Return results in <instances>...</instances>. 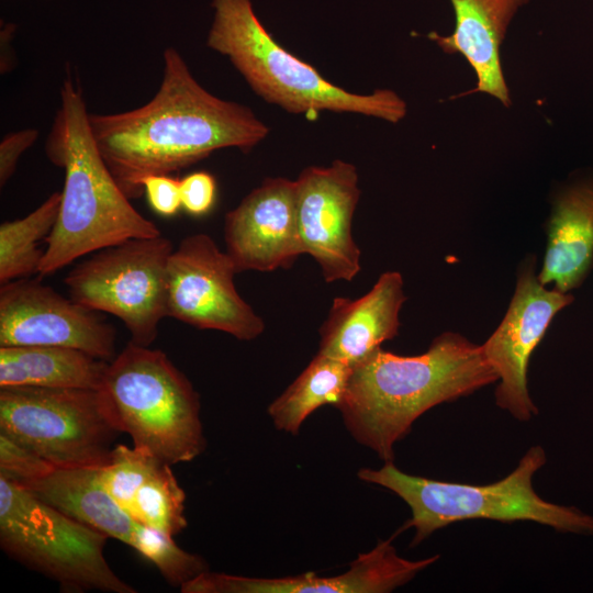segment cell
Wrapping results in <instances>:
<instances>
[{
	"label": "cell",
	"instance_id": "cell-7",
	"mask_svg": "<svg viewBox=\"0 0 593 593\" xmlns=\"http://www.w3.org/2000/svg\"><path fill=\"white\" fill-rule=\"evenodd\" d=\"M108 538L0 475L1 548L65 591L136 592L105 560Z\"/></svg>",
	"mask_w": 593,
	"mask_h": 593
},
{
	"label": "cell",
	"instance_id": "cell-3",
	"mask_svg": "<svg viewBox=\"0 0 593 593\" xmlns=\"http://www.w3.org/2000/svg\"><path fill=\"white\" fill-rule=\"evenodd\" d=\"M47 158L65 170L56 224L38 273L52 275L78 258L131 238L161 234L122 191L92 136L80 88L67 76L60 108L45 143Z\"/></svg>",
	"mask_w": 593,
	"mask_h": 593
},
{
	"label": "cell",
	"instance_id": "cell-1",
	"mask_svg": "<svg viewBox=\"0 0 593 593\" xmlns=\"http://www.w3.org/2000/svg\"><path fill=\"white\" fill-rule=\"evenodd\" d=\"M97 147L130 200L144 194L143 180L184 169L222 148L250 152L269 127L246 105L204 89L175 47L163 53L155 96L133 110L90 114Z\"/></svg>",
	"mask_w": 593,
	"mask_h": 593
},
{
	"label": "cell",
	"instance_id": "cell-23",
	"mask_svg": "<svg viewBox=\"0 0 593 593\" xmlns=\"http://www.w3.org/2000/svg\"><path fill=\"white\" fill-rule=\"evenodd\" d=\"M171 465L160 461L136 490L130 516L143 525L174 537L187 527L186 493Z\"/></svg>",
	"mask_w": 593,
	"mask_h": 593
},
{
	"label": "cell",
	"instance_id": "cell-19",
	"mask_svg": "<svg viewBox=\"0 0 593 593\" xmlns=\"http://www.w3.org/2000/svg\"><path fill=\"white\" fill-rule=\"evenodd\" d=\"M100 470L54 468L16 484L70 518L130 545L137 522L105 490Z\"/></svg>",
	"mask_w": 593,
	"mask_h": 593
},
{
	"label": "cell",
	"instance_id": "cell-2",
	"mask_svg": "<svg viewBox=\"0 0 593 593\" xmlns=\"http://www.w3.org/2000/svg\"><path fill=\"white\" fill-rule=\"evenodd\" d=\"M497 381L481 345L444 332L417 356H400L381 347L353 367L336 406L351 437L384 462L394 447L429 409L467 396Z\"/></svg>",
	"mask_w": 593,
	"mask_h": 593
},
{
	"label": "cell",
	"instance_id": "cell-10",
	"mask_svg": "<svg viewBox=\"0 0 593 593\" xmlns=\"http://www.w3.org/2000/svg\"><path fill=\"white\" fill-rule=\"evenodd\" d=\"M234 261L204 233L186 236L169 257L167 316L238 340L262 334L264 320L239 295Z\"/></svg>",
	"mask_w": 593,
	"mask_h": 593
},
{
	"label": "cell",
	"instance_id": "cell-9",
	"mask_svg": "<svg viewBox=\"0 0 593 593\" xmlns=\"http://www.w3.org/2000/svg\"><path fill=\"white\" fill-rule=\"evenodd\" d=\"M172 243L161 234L131 238L92 253L65 277L70 298L120 318L131 342L148 347L167 316V267Z\"/></svg>",
	"mask_w": 593,
	"mask_h": 593
},
{
	"label": "cell",
	"instance_id": "cell-24",
	"mask_svg": "<svg viewBox=\"0 0 593 593\" xmlns=\"http://www.w3.org/2000/svg\"><path fill=\"white\" fill-rule=\"evenodd\" d=\"M128 546L152 561L165 580L174 586L181 588L209 570L204 559L181 549L174 537L138 522Z\"/></svg>",
	"mask_w": 593,
	"mask_h": 593
},
{
	"label": "cell",
	"instance_id": "cell-11",
	"mask_svg": "<svg viewBox=\"0 0 593 593\" xmlns=\"http://www.w3.org/2000/svg\"><path fill=\"white\" fill-rule=\"evenodd\" d=\"M536 258L529 256L517 272L508 309L493 334L481 345L497 374L495 403L521 422L538 413L527 383L528 362L556 314L573 301V295L538 280Z\"/></svg>",
	"mask_w": 593,
	"mask_h": 593
},
{
	"label": "cell",
	"instance_id": "cell-8",
	"mask_svg": "<svg viewBox=\"0 0 593 593\" xmlns=\"http://www.w3.org/2000/svg\"><path fill=\"white\" fill-rule=\"evenodd\" d=\"M0 434L55 468H103L120 432L99 390L4 387Z\"/></svg>",
	"mask_w": 593,
	"mask_h": 593
},
{
	"label": "cell",
	"instance_id": "cell-4",
	"mask_svg": "<svg viewBox=\"0 0 593 593\" xmlns=\"http://www.w3.org/2000/svg\"><path fill=\"white\" fill-rule=\"evenodd\" d=\"M206 46L227 57L251 90L294 114L354 113L398 123L406 102L393 90L355 93L288 52L262 25L250 0H212Z\"/></svg>",
	"mask_w": 593,
	"mask_h": 593
},
{
	"label": "cell",
	"instance_id": "cell-29",
	"mask_svg": "<svg viewBox=\"0 0 593 593\" xmlns=\"http://www.w3.org/2000/svg\"><path fill=\"white\" fill-rule=\"evenodd\" d=\"M38 137L36 128H24L7 134L0 143V186L10 180L16 169L21 155L30 148Z\"/></svg>",
	"mask_w": 593,
	"mask_h": 593
},
{
	"label": "cell",
	"instance_id": "cell-15",
	"mask_svg": "<svg viewBox=\"0 0 593 593\" xmlns=\"http://www.w3.org/2000/svg\"><path fill=\"white\" fill-rule=\"evenodd\" d=\"M393 535L359 553L342 574L305 572L283 578H253L206 570L184 583L182 593H388L412 581L439 556L409 560L398 555Z\"/></svg>",
	"mask_w": 593,
	"mask_h": 593
},
{
	"label": "cell",
	"instance_id": "cell-14",
	"mask_svg": "<svg viewBox=\"0 0 593 593\" xmlns=\"http://www.w3.org/2000/svg\"><path fill=\"white\" fill-rule=\"evenodd\" d=\"M226 253L237 272L290 268L304 254L299 235L296 183L266 178L224 219Z\"/></svg>",
	"mask_w": 593,
	"mask_h": 593
},
{
	"label": "cell",
	"instance_id": "cell-5",
	"mask_svg": "<svg viewBox=\"0 0 593 593\" xmlns=\"http://www.w3.org/2000/svg\"><path fill=\"white\" fill-rule=\"evenodd\" d=\"M546 461L545 449L533 446L505 478L482 485L409 474L393 461L384 462L379 469L362 468L357 477L388 489L409 505L411 518L398 533L413 528L411 546L437 529L467 519L529 521L559 532L593 534V516L575 507L548 502L535 491L533 477Z\"/></svg>",
	"mask_w": 593,
	"mask_h": 593
},
{
	"label": "cell",
	"instance_id": "cell-12",
	"mask_svg": "<svg viewBox=\"0 0 593 593\" xmlns=\"http://www.w3.org/2000/svg\"><path fill=\"white\" fill-rule=\"evenodd\" d=\"M59 346L111 361L115 328L100 312L67 299L38 279L0 288V346Z\"/></svg>",
	"mask_w": 593,
	"mask_h": 593
},
{
	"label": "cell",
	"instance_id": "cell-25",
	"mask_svg": "<svg viewBox=\"0 0 593 593\" xmlns=\"http://www.w3.org/2000/svg\"><path fill=\"white\" fill-rule=\"evenodd\" d=\"M160 461L138 447L115 445L109 462L100 470L102 484L128 514L136 490Z\"/></svg>",
	"mask_w": 593,
	"mask_h": 593
},
{
	"label": "cell",
	"instance_id": "cell-6",
	"mask_svg": "<svg viewBox=\"0 0 593 593\" xmlns=\"http://www.w3.org/2000/svg\"><path fill=\"white\" fill-rule=\"evenodd\" d=\"M99 391L133 446L169 465L192 461L205 449L199 394L161 350L130 342L108 363Z\"/></svg>",
	"mask_w": 593,
	"mask_h": 593
},
{
	"label": "cell",
	"instance_id": "cell-21",
	"mask_svg": "<svg viewBox=\"0 0 593 593\" xmlns=\"http://www.w3.org/2000/svg\"><path fill=\"white\" fill-rule=\"evenodd\" d=\"M353 367L316 354L294 381L268 406L278 430L298 435L304 421L318 407L337 406L342 401Z\"/></svg>",
	"mask_w": 593,
	"mask_h": 593
},
{
	"label": "cell",
	"instance_id": "cell-28",
	"mask_svg": "<svg viewBox=\"0 0 593 593\" xmlns=\"http://www.w3.org/2000/svg\"><path fill=\"white\" fill-rule=\"evenodd\" d=\"M142 186L149 206L157 214L170 217L182 208L180 179L169 175H153L146 177Z\"/></svg>",
	"mask_w": 593,
	"mask_h": 593
},
{
	"label": "cell",
	"instance_id": "cell-17",
	"mask_svg": "<svg viewBox=\"0 0 593 593\" xmlns=\"http://www.w3.org/2000/svg\"><path fill=\"white\" fill-rule=\"evenodd\" d=\"M456 26L450 35L433 32L429 38L447 54L459 53L477 76L473 92L486 93L511 105L510 89L501 63V45L507 27L528 0H450Z\"/></svg>",
	"mask_w": 593,
	"mask_h": 593
},
{
	"label": "cell",
	"instance_id": "cell-18",
	"mask_svg": "<svg viewBox=\"0 0 593 593\" xmlns=\"http://www.w3.org/2000/svg\"><path fill=\"white\" fill-rule=\"evenodd\" d=\"M546 232L538 280L570 293L593 268V180L577 181L555 194Z\"/></svg>",
	"mask_w": 593,
	"mask_h": 593
},
{
	"label": "cell",
	"instance_id": "cell-20",
	"mask_svg": "<svg viewBox=\"0 0 593 593\" xmlns=\"http://www.w3.org/2000/svg\"><path fill=\"white\" fill-rule=\"evenodd\" d=\"M108 361L59 346H0V388L99 390Z\"/></svg>",
	"mask_w": 593,
	"mask_h": 593
},
{
	"label": "cell",
	"instance_id": "cell-26",
	"mask_svg": "<svg viewBox=\"0 0 593 593\" xmlns=\"http://www.w3.org/2000/svg\"><path fill=\"white\" fill-rule=\"evenodd\" d=\"M54 468L34 452L0 434V475L15 483H23L40 478Z\"/></svg>",
	"mask_w": 593,
	"mask_h": 593
},
{
	"label": "cell",
	"instance_id": "cell-16",
	"mask_svg": "<svg viewBox=\"0 0 593 593\" xmlns=\"http://www.w3.org/2000/svg\"><path fill=\"white\" fill-rule=\"evenodd\" d=\"M405 300L403 277L392 270L381 273L371 290L356 300L335 298L318 331V354L350 367L360 363L398 335Z\"/></svg>",
	"mask_w": 593,
	"mask_h": 593
},
{
	"label": "cell",
	"instance_id": "cell-30",
	"mask_svg": "<svg viewBox=\"0 0 593 593\" xmlns=\"http://www.w3.org/2000/svg\"><path fill=\"white\" fill-rule=\"evenodd\" d=\"M13 30H2L1 31V61H0V71L1 74H7L13 69L14 63L13 59V47L9 45L12 40Z\"/></svg>",
	"mask_w": 593,
	"mask_h": 593
},
{
	"label": "cell",
	"instance_id": "cell-22",
	"mask_svg": "<svg viewBox=\"0 0 593 593\" xmlns=\"http://www.w3.org/2000/svg\"><path fill=\"white\" fill-rule=\"evenodd\" d=\"M61 192H53L22 219L0 225V283L38 272L45 249L40 244L51 235L59 213Z\"/></svg>",
	"mask_w": 593,
	"mask_h": 593
},
{
	"label": "cell",
	"instance_id": "cell-27",
	"mask_svg": "<svg viewBox=\"0 0 593 593\" xmlns=\"http://www.w3.org/2000/svg\"><path fill=\"white\" fill-rule=\"evenodd\" d=\"M182 209L193 216L210 212L216 198V181L208 171H195L180 179Z\"/></svg>",
	"mask_w": 593,
	"mask_h": 593
},
{
	"label": "cell",
	"instance_id": "cell-13",
	"mask_svg": "<svg viewBox=\"0 0 593 593\" xmlns=\"http://www.w3.org/2000/svg\"><path fill=\"white\" fill-rule=\"evenodd\" d=\"M296 183L298 228L304 254L315 259L328 283L353 280L360 249L351 223L360 197L355 165L342 159L303 169Z\"/></svg>",
	"mask_w": 593,
	"mask_h": 593
}]
</instances>
